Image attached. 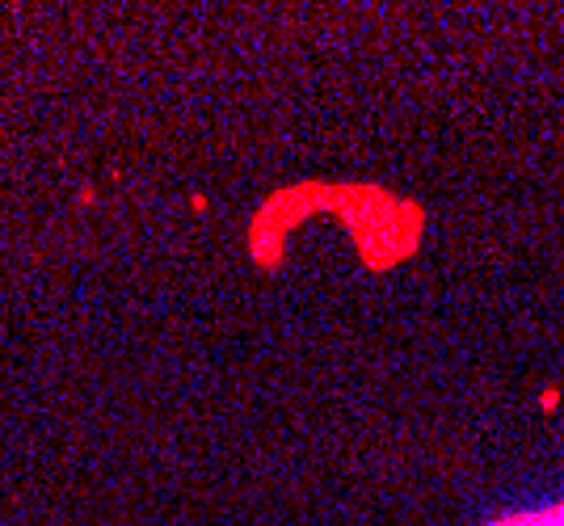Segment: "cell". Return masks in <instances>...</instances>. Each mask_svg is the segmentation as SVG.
<instances>
[{"mask_svg":"<svg viewBox=\"0 0 564 526\" xmlns=\"http://www.w3.org/2000/svg\"><path fill=\"white\" fill-rule=\"evenodd\" d=\"M497 526H564V506L552 510V514H531V518H510V522H497Z\"/></svg>","mask_w":564,"mask_h":526,"instance_id":"1","label":"cell"}]
</instances>
